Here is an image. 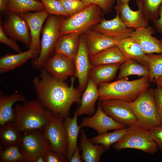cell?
<instances>
[{"label": "cell", "mask_w": 162, "mask_h": 162, "mask_svg": "<svg viewBox=\"0 0 162 162\" xmlns=\"http://www.w3.org/2000/svg\"><path fill=\"white\" fill-rule=\"evenodd\" d=\"M112 147L117 150L133 148L150 154H154L158 148L150 130L138 124L130 127L126 133Z\"/></svg>", "instance_id": "cell-7"}, {"label": "cell", "mask_w": 162, "mask_h": 162, "mask_svg": "<svg viewBox=\"0 0 162 162\" xmlns=\"http://www.w3.org/2000/svg\"><path fill=\"white\" fill-rule=\"evenodd\" d=\"M117 46L127 59H134L148 66L146 54L140 45L130 37L120 40Z\"/></svg>", "instance_id": "cell-24"}, {"label": "cell", "mask_w": 162, "mask_h": 162, "mask_svg": "<svg viewBox=\"0 0 162 162\" xmlns=\"http://www.w3.org/2000/svg\"><path fill=\"white\" fill-rule=\"evenodd\" d=\"M143 12L148 21L153 20L159 17V9L162 4V0H143Z\"/></svg>", "instance_id": "cell-35"}, {"label": "cell", "mask_w": 162, "mask_h": 162, "mask_svg": "<svg viewBox=\"0 0 162 162\" xmlns=\"http://www.w3.org/2000/svg\"></svg>", "instance_id": "cell-50"}, {"label": "cell", "mask_w": 162, "mask_h": 162, "mask_svg": "<svg viewBox=\"0 0 162 162\" xmlns=\"http://www.w3.org/2000/svg\"><path fill=\"white\" fill-rule=\"evenodd\" d=\"M35 162H45L43 155H41L38 157Z\"/></svg>", "instance_id": "cell-47"}, {"label": "cell", "mask_w": 162, "mask_h": 162, "mask_svg": "<svg viewBox=\"0 0 162 162\" xmlns=\"http://www.w3.org/2000/svg\"><path fill=\"white\" fill-rule=\"evenodd\" d=\"M78 116L74 113L73 118L69 117L64 119V123L68 139V148L67 159L69 161L72 157L77 146V140L81 129L77 123Z\"/></svg>", "instance_id": "cell-28"}, {"label": "cell", "mask_w": 162, "mask_h": 162, "mask_svg": "<svg viewBox=\"0 0 162 162\" xmlns=\"http://www.w3.org/2000/svg\"><path fill=\"white\" fill-rule=\"evenodd\" d=\"M26 100L25 97L20 93L15 92L7 95L0 93V126H2L9 122H13L15 119L13 105L17 102H23Z\"/></svg>", "instance_id": "cell-22"}, {"label": "cell", "mask_w": 162, "mask_h": 162, "mask_svg": "<svg viewBox=\"0 0 162 162\" xmlns=\"http://www.w3.org/2000/svg\"><path fill=\"white\" fill-rule=\"evenodd\" d=\"M9 13L6 20L3 23H0L3 31L10 38L30 46L31 36L27 23L21 14L11 12Z\"/></svg>", "instance_id": "cell-11"}, {"label": "cell", "mask_w": 162, "mask_h": 162, "mask_svg": "<svg viewBox=\"0 0 162 162\" xmlns=\"http://www.w3.org/2000/svg\"><path fill=\"white\" fill-rule=\"evenodd\" d=\"M9 0H0V10L1 12L6 11L7 5Z\"/></svg>", "instance_id": "cell-45"}, {"label": "cell", "mask_w": 162, "mask_h": 162, "mask_svg": "<svg viewBox=\"0 0 162 162\" xmlns=\"http://www.w3.org/2000/svg\"><path fill=\"white\" fill-rule=\"evenodd\" d=\"M100 101L102 110L116 121L127 127L137 124L131 103L114 99Z\"/></svg>", "instance_id": "cell-10"}, {"label": "cell", "mask_w": 162, "mask_h": 162, "mask_svg": "<svg viewBox=\"0 0 162 162\" xmlns=\"http://www.w3.org/2000/svg\"><path fill=\"white\" fill-rule=\"evenodd\" d=\"M43 68L59 80L64 81L69 76H75L74 61L63 55L55 54L47 61Z\"/></svg>", "instance_id": "cell-14"}, {"label": "cell", "mask_w": 162, "mask_h": 162, "mask_svg": "<svg viewBox=\"0 0 162 162\" xmlns=\"http://www.w3.org/2000/svg\"><path fill=\"white\" fill-rule=\"evenodd\" d=\"M80 148L77 147L69 160L70 162H82V160L80 154Z\"/></svg>", "instance_id": "cell-44"}, {"label": "cell", "mask_w": 162, "mask_h": 162, "mask_svg": "<svg viewBox=\"0 0 162 162\" xmlns=\"http://www.w3.org/2000/svg\"><path fill=\"white\" fill-rule=\"evenodd\" d=\"M149 77H142L133 80L126 78L98 85L99 101L117 99L130 103L134 101L141 93L150 86Z\"/></svg>", "instance_id": "cell-3"}, {"label": "cell", "mask_w": 162, "mask_h": 162, "mask_svg": "<svg viewBox=\"0 0 162 162\" xmlns=\"http://www.w3.org/2000/svg\"><path fill=\"white\" fill-rule=\"evenodd\" d=\"M116 16L108 20L103 18L101 22L94 26L92 29L104 35L121 40L130 36L135 30L128 27L116 11Z\"/></svg>", "instance_id": "cell-16"}, {"label": "cell", "mask_w": 162, "mask_h": 162, "mask_svg": "<svg viewBox=\"0 0 162 162\" xmlns=\"http://www.w3.org/2000/svg\"><path fill=\"white\" fill-rule=\"evenodd\" d=\"M81 132L80 148L82 152L80 155L82 161L85 162H99L101 155L105 151L102 144H94L88 139L83 129Z\"/></svg>", "instance_id": "cell-25"}, {"label": "cell", "mask_w": 162, "mask_h": 162, "mask_svg": "<svg viewBox=\"0 0 162 162\" xmlns=\"http://www.w3.org/2000/svg\"><path fill=\"white\" fill-rule=\"evenodd\" d=\"M19 145L26 162H35L39 156L50 149V142L43 130L37 129L24 131Z\"/></svg>", "instance_id": "cell-8"}, {"label": "cell", "mask_w": 162, "mask_h": 162, "mask_svg": "<svg viewBox=\"0 0 162 162\" xmlns=\"http://www.w3.org/2000/svg\"><path fill=\"white\" fill-rule=\"evenodd\" d=\"M160 40L161 44L162 45V39H161Z\"/></svg>", "instance_id": "cell-49"}, {"label": "cell", "mask_w": 162, "mask_h": 162, "mask_svg": "<svg viewBox=\"0 0 162 162\" xmlns=\"http://www.w3.org/2000/svg\"><path fill=\"white\" fill-rule=\"evenodd\" d=\"M84 3L94 4L98 6L104 14L111 11L115 0H81Z\"/></svg>", "instance_id": "cell-38"}, {"label": "cell", "mask_w": 162, "mask_h": 162, "mask_svg": "<svg viewBox=\"0 0 162 162\" xmlns=\"http://www.w3.org/2000/svg\"><path fill=\"white\" fill-rule=\"evenodd\" d=\"M116 80L126 78L131 75L138 76L149 77L150 70L148 66L142 64L134 59H128L121 64Z\"/></svg>", "instance_id": "cell-29"}, {"label": "cell", "mask_w": 162, "mask_h": 162, "mask_svg": "<svg viewBox=\"0 0 162 162\" xmlns=\"http://www.w3.org/2000/svg\"><path fill=\"white\" fill-rule=\"evenodd\" d=\"M62 4L70 16L87 7L90 4L85 3L80 0H58Z\"/></svg>", "instance_id": "cell-37"}, {"label": "cell", "mask_w": 162, "mask_h": 162, "mask_svg": "<svg viewBox=\"0 0 162 162\" xmlns=\"http://www.w3.org/2000/svg\"><path fill=\"white\" fill-rule=\"evenodd\" d=\"M120 64L115 63L93 66L90 71L89 77L98 86L111 82L116 77Z\"/></svg>", "instance_id": "cell-27"}, {"label": "cell", "mask_w": 162, "mask_h": 162, "mask_svg": "<svg viewBox=\"0 0 162 162\" xmlns=\"http://www.w3.org/2000/svg\"><path fill=\"white\" fill-rule=\"evenodd\" d=\"M15 40L8 38L0 25V42L9 46L18 53L22 52L21 49Z\"/></svg>", "instance_id": "cell-39"}, {"label": "cell", "mask_w": 162, "mask_h": 162, "mask_svg": "<svg viewBox=\"0 0 162 162\" xmlns=\"http://www.w3.org/2000/svg\"><path fill=\"white\" fill-rule=\"evenodd\" d=\"M21 14L30 30L31 41L29 49L40 51V33L44 22L50 14L45 10Z\"/></svg>", "instance_id": "cell-17"}, {"label": "cell", "mask_w": 162, "mask_h": 162, "mask_svg": "<svg viewBox=\"0 0 162 162\" xmlns=\"http://www.w3.org/2000/svg\"><path fill=\"white\" fill-rule=\"evenodd\" d=\"M32 80L37 99L54 115L64 119L69 117L70 108L74 102L80 104L82 92L74 87L76 76L71 77L68 86L64 81L54 77L44 68Z\"/></svg>", "instance_id": "cell-1"}, {"label": "cell", "mask_w": 162, "mask_h": 162, "mask_svg": "<svg viewBox=\"0 0 162 162\" xmlns=\"http://www.w3.org/2000/svg\"><path fill=\"white\" fill-rule=\"evenodd\" d=\"M138 8L136 11L132 10L129 4H122L118 0L114 8L118 12L121 19L128 28L135 29L148 26V20L145 17L143 12V0H136Z\"/></svg>", "instance_id": "cell-15"}, {"label": "cell", "mask_w": 162, "mask_h": 162, "mask_svg": "<svg viewBox=\"0 0 162 162\" xmlns=\"http://www.w3.org/2000/svg\"><path fill=\"white\" fill-rule=\"evenodd\" d=\"M80 34L72 33L60 35L55 46V54L63 55L74 61L79 48Z\"/></svg>", "instance_id": "cell-23"}, {"label": "cell", "mask_w": 162, "mask_h": 162, "mask_svg": "<svg viewBox=\"0 0 162 162\" xmlns=\"http://www.w3.org/2000/svg\"><path fill=\"white\" fill-rule=\"evenodd\" d=\"M154 89L156 106L162 124V88L157 85V87Z\"/></svg>", "instance_id": "cell-41"}, {"label": "cell", "mask_w": 162, "mask_h": 162, "mask_svg": "<svg viewBox=\"0 0 162 162\" xmlns=\"http://www.w3.org/2000/svg\"><path fill=\"white\" fill-rule=\"evenodd\" d=\"M43 130L50 142V149L62 154L67 158L68 139L64 119L53 114L51 120Z\"/></svg>", "instance_id": "cell-9"}, {"label": "cell", "mask_w": 162, "mask_h": 162, "mask_svg": "<svg viewBox=\"0 0 162 162\" xmlns=\"http://www.w3.org/2000/svg\"><path fill=\"white\" fill-rule=\"evenodd\" d=\"M43 4L45 10L50 15L69 17L63 5L58 0H39Z\"/></svg>", "instance_id": "cell-36"}, {"label": "cell", "mask_w": 162, "mask_h": 162, "mask_svg": "<svg viewBox=\"0 0 162 162\" xmlns=\"http://www.w3.org/2000/svg\"><path fill=\"white\" fill-rule=\"evenodd\" d=\"M122 4H128L130 0H118Z\"/></svg>", "instance_id": "cell-48"}, {"label": "cell", "mask_w": 162, "mask_h": 162, "mask_svg": "<svg viewBox=\"0 0 162 162\" xmlns=\"http://www.w3.org/2000/svg\"><path fill=\"white\" fill-rule=\"evenodd\" d=\"M155 29L162 35V4L159 9V17L152 20Z\"/></svg>", "instance_id": "cell-43"}, {"label": "cell", "mask_w": 162, "mask_h": 162, "mask_svg": "<svg viewBox=\"0 0 162 162\" xmlns=\"http://www.w3.org/2000/svg\"><path fill=\"white\" fill-rule=\"evenodd\" d=\"M64 19L59 16L50 15L46 20L42 31L41 49L38 56L31 62L32 68L37 70L43 68L47 61L54 51L60 36L59 28Z\"/></svg>", "instance_id": "cell-5"}, {"label": "cell", "mask_w": 162, "mask_h": 162, "mask_svg": "<svg viewBox=\"0 0 162 162\" xmlns=\"http://www.w3.org/2000/svg\"><path fill=\"white\" fill-rule=\"evenodd\" d=\"M14 110V125L22 132L32 130H43L51 121L52 112L44 107L37 99L16 104Z\"/></svg>", "instance_id": "cell-2"}, {"label": "cell", "mask_w": 162, "mask_h": 162, "mask_svg": "<svg viewBox=\"0 0 162 162\" xmlns=\"http://www.w3.org/2000/svg\"><path fill=\"white\" fill-rule=\"evenodd\" d=\"M154 33L153 28L148 26L135 29L130 37L140 45L145 54L162 53V45L160 40L152 36Z\"/></svg>", "instance_id": "cell-18"}, {"label": "cell", "mask_w": 162, "mask_h": 162, "mask_svg": "<svg viewBox=\"0 0 162 162\" xmlns=\"http://www.w3.org/2000/svg\"><path fill=\"white\" fill-rule=\"evenodd\" d=\"M99 96L98 86L89 77L87 86L82 94L80 105L74 112L78 116L86 114L89 116L95 112V104Z\"/></svg>", "instance_id": "cell-20"}, {"label": "cell", "mask_w": 162, "mask_h": 162, "mask_svg": "<svg viewBox=\"0 0 162 162\" xmlns=\"http://www.w3.org/2000/svg\"><path fill=\"white\" fill-rule=\"evenodd\" d=\"M154 82L157 85L160 86L162 88V75L156 79Z\"/></svg>", "instance_id": "cell-46"}, {"label": "cell", "mask_w": 162, "mask_h": 162, "mask_svg": "<svg viewBox=\"0 0 162 162\" xmlns=\"http://www.w3.org/2000/svg\"><path fill=\"white\" fill-rule=\"evenodd\" d=\"M149 130L158 148L162 152V124L159 126L151 129Z\"/></svg>", "instance_id": "cell-42"}, {"label": "cell", "mask_w": 162, "mask_h": 162, "mask_svg": "<svg viewBox=\"0 0 162 162\" xmlns=\"http://www.w3.org/2000/svg\"><path fill=\"white\" fill-rule=\"evenodd\" d=\"M101 9L90 4L83 10L63 20L59 28L60 35L72 33L81 34L100 23L103 17Z\"/></svg>", "instance_id": "cell-4"}, {"label": "cell", "mask_w": 162, "mask_h": 162, "mask_svg": "<svg viewBox=\"0 0 162 162\" xmlns=\"http://www.w3.org/2000/svg\"><path fill=\"white\" fill-rule=\"evenodd\" d=\"M89 59L92 67L104 64H121L128 60L117 46L102 51L89 57Z\"/></svg>", "instance_id": "cell-26"}, {"label": "cell", "mask_w": 162, "mask_h": 162, "mask_svg": "<svg viewBox=\"0 0 162 162\" xmlns=\"http://www.w3.org/2000/svg\"><path fill=\"white\" fill-rule=\"evenodd\" d=\"M84 36L89 57L107 48L117 46L120 40L104 35L93 29L86 31Z\"/></svg>", "instance_id": "cell-19"}, {"label": "cell", "mask_w": 162, "mask_h": 162, "mask_svg": "<svg viewBox=\"0 0 162 162\" xmlns=\"http://www.w3.org/2000/svg\"><path fill=\"white\" fill-rule=\"evenodd\" d=\"M99 101L97 110L92 116L83 118L79 125L81 128L88 127L96 130L98 134H102L109 130H118L127 126L115 120L112 117L106 114L102 110Z\"/></svg>", "instance_id": "cell-12"}, {"label": "cell", "mask_w": 162, "mask_h": 162, "mask_svg": "<svg viewBox=\"0 0 162 162\" xmlns=\"http://www.w3.org/2000/svg\"><path fill=\"white\" fill-rule=\"evenodd\" d=\"M45 10L41 2L36 0H9L6 11L19 14Z\"/></svg>", "instance_id": "cell-30"}, {"label": "cell", "mask_w": 162, "mask_h": 162, "mask_svg": "<svg viewBox=\"0 0 162 162\" xmlns=\"http://www.w3.org/2000/svg\"><path fill=\"white\" fill-rule=\"evenodd\" d=\"M130 127L116 130L111 132L98 134L90 140L94 144L103 145L106 150H109L110 146L118 141L126 133Z\"/></svg>", "instance_id": "cell-32"}, {"label": "cell", "mask_w": 162, "mask_h": 162, "mask_svg": "<svg viewBox=\"0 0 162 162\" xmlns=\"http://www.w3.org/2000/svg\"><path fill=\"white\" fill-rule=\"evenodd\" d=\"M74 61L75 76L79 81L78 88L84 92L87 86L89 72L92 67L90 62L84 36L79 38V48Z\"/></svg>", "instance_id": "cell-13"}, {"label": "cell", "mask_w": 162, "mask_h": 162, "mask_svg": "<svg viewBox=\"0 0 162 162\" xmlns=\"http://www.w3.org/2000/svg\"><path fill=\"white\" fill-rule=\"evenodd\" d=\"M22 132L11 122L1 126L0 138L2 144L5 147L12 145L19 146L22 137Z\"/></svg>", "instance_id": "cell-31"}, {"label": "cell", "mask_w": 162, "mask_h": 162, "mask_svg": "<svg viewBox=\"0 0 162 162\" xmlns=\"http://www.w3.org/2000/svg\"><path fill=\"white\" fill-rule=\"evenodd\" d=\"M40 51L29 49L16 54H7L0 58V73L14 70L24 64L29 59L38 57Z\"/></svg>", "instance_id": "cell-21"}, {"label": "cell", "mask_w": 162, "mask_h": 162, "mask_svg": "<svg viewBox=\"0 0 162 162\" xmlns=\"http://www.w3.org/2000/svg\"><path fill=\"white\" fill-rule=\"evenodd\" d=\"M131 103L138 125L149 130L162 124L156 106L154 88L146 89Z\"/></svg>", "instance_id": "cell-6"}, {"label": "cell", "mask_w": 162, "mask_h": 162, "mask_svg": "<svg viewBox=\"0 0 162 162\" xmlns=\"http://www.w3.org/2000/svg\"><path fill=\"white\" fill-rule=\"evenodd\" d=\"M45 162H67L68 160L62 154L54 152L51 149L43 155Z\"/></svg>", "instance_id": "cell-40"}, {"label": "cell", "mask_w": 162, "mask_h": 162, "mask_svg": "<svg viewBox=\"0 0 162 162\" xmlns=\"http://www.w3.org/2000/svg\"><path fill=\"white\" fill-rule=\"evenodd\" d=\"M152 82L162 75V54H146Z\"/></svg>", "instance_id": "cell-34"}, {"label": "cell", "mask_w": 162, "mask_h": 162, "mask_svg": "<svg viewBox=\"0 0 162 162\" xmlns=\"http://www.w3.org/2000/svg\"><path fill=\"white\" fill-rule=\"evenodd\" d=\"M0 162H26L25 158L17 145H12L2 148Z\"/></svg>", "instance_id": "cell-33"}]
</instances>
